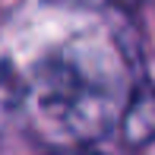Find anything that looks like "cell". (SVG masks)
<instances>
[{
    "label": "cell",
    "mask_w": 155,
    "mask_h": 155,
    "mask_svg": "<svg viewBox=\"0 0 155 155\" xmlns=\"http://www.w3.org/2000/svg\"><path fill=\"white\" fill-rule=\"evenodd\" d=\"M29 98L48 136L86 143L117 114V73L101 48H67L35 73Z\"/></svg>",
    "instance_id": "6da1fadb"
},
{
    "label": "cell",
    "mask_w": 155,
    "mask_h": 155,
    "mask_svg": "<svg viewBox=\"0 0 155 155\" xmlns=\"http://www.w3.org/2000/svg\"><path fill=\"white\" fill-rule=\"evenodd\" d=\"M120 124H124L127 143L133 146H146L155 139V89L152 86H139L130 95Z\"/></svg>",
    "instance_id": "7a4b0ae2"
},
{
    "label": "cell",
    "mask_w": 155,
    "mask_h": 155,
    "mask_svg": "<svg viewBox=\"0 0 155 155\" xmlns=\"http://www.w3.org/2000/svg\"><path fill=\"white\" fill-rule=\"evenodd\" d=\"M67 155H98V152H86V149H79V152H67Z\"/></svg>",
    "instance_id": "3957f363"
}]
</instances>
